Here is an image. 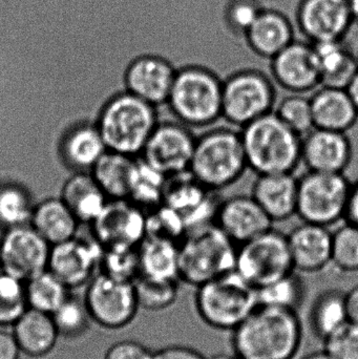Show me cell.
<instances>
[{"mask_svg": "<svg viewBox=\"0 0 358 359\" xmlns=\"http://www.w3.org/2000/svg\"><path fill=\"white\" fill-rule=\"evenodd\" d=\"M303 341L298 312L259 305L235 330L231 346L239 359H294Z\"/></svg>", "mask_w": 358, "mask_h": 359, "instance_id": "cell-1", "label": "cell"}, {"mask_svg": "<svg viewBox=\"0 0 358 359\" xmlns=\"http://www.w3.org/2000/svg\"><path fill=\"white\" fill-rule=\"evenodd\" d=\"M248 168L261 175L294 174L302 162V137L275 111L241 128Z\"/></svg>", "mask_w": 358, "mask_h": 359, "instance_id": "cell-2", "label": "cell"}, {"mask_svg": "<svg viewBox=\"0 0 358 359\" xmlns=\"http://www.w3.org/2000/svg\"><path fill=\"white\" fill-rule=\"evenodd\" d=\"M159 122L157 107L124 90L103 105L96 126L107 151L137 158Z\"/></svg>", "mask_w": 358, "mask_h": 359, "instance_id": "cell-3", "label": "cell"}, {"mask_svg": "<svg viewBox=\"0 0 358 359\" xmlns=\"http://www.w3.org/2000/svg\"><path fill=\"white\" fill-rule=\"evenodd\" d=\"M237 245L216 224L187 231L179 244L180 282L197 287L235 271Z\"/></svg>", "mask_w": 358, "mask_h": 359, "instance_id": "cell-4", "label": "cell"}, {"mask_svg": "<svg viewBox=\"0 0 358 359\" xmlns=\"http://www.w3.org/2000/svg\"><path fill=\"white\" fill-rule=\"evenodd\" d=\"M247 170L239 130L212 128L197 137L189 172L205 187L214 191L230 187Z\"/></svg>", "mask_w": 358, "mask_h": 359, "instance_id": "cell-5", "label": "cell"}, {"mask_svg": "<svg viewBox=\"0 0 358 359\" xmlns=\"http://www.w3.org/2000/svg\"><path fill=\"white\" fill-rule=\"evenodd\" d=\"M223 81L212 69L189 65L177 69L166 105L177 121L208 128L222 118Z\"/></svg>", "mask_w": 358, "mask_h": 359, "instance_id": "cell-6", "label": "cell"}, {"mask_svg": "<svg viewBox=\"0 0 358 359\" xmlns=\"http://www.w3.org/2000/svg\"><path fill=\"white\" fill-rule=\"evenodd\" d=\"M258 306L256 289L235 271L195 288V311L216 330H235Z\"/></svg>", "mask_w": 358, "mask_h": 359, "instance_id": "cell-7", "label": "cell"}, {"mask_svg": "<svg viewBox=\"0 0 358 359\" xmlns=\"http://www.w3.org/2000/svg\"><path fill=\"white\" fill-rule=\"evenodd\" d=\"M275 104V84L262 72L242 69L223 81L222 118L230 126L244 128L273 113Z\"/></svg>", "mask_w": 358, "mask_h": 359, "instance_id": "cell-8", "label": "cell"}, {"mask_svg": "<svg viewBox=\"0 0 358 359\" xmlns=\"http://www.w3.org/2000/svg\"><path fill=\"white\" fill-rule=\"evenodd\" d=\"M294 271L287 234L279 230L271 228L237 246L235 272L256 289Z\"/></svg>", "mask_w": 358, "mask_h": 359, "instance_id": "cell-9", "label": "cell"}, {"mask_svg": "<svg viewBox=\"0 0 358 359\" xmlns=\"http://www.w3.org/2000/svg\"><path fill=\"white\" fill-rule=\"evenodd\" d=\"M350 186L344 174L308 170L298 179L296 215L306 223L336 225L344 219Z\"/></svg>", "mask_w": 358, "mask_h": 359, "instance_id": "cell-10", "label": "cell"}, {"mask_svg": "<svg viewBox=\"0 0 358 359\" xmlns=\"http://www.w3.org/2000/svg\"><path fill=\"white\" fill-rule=\"evenodd\" d=\"M84 302L92 322L107 330H120L136 318L140 306L134 282L99 272L86 285Z\"/></svg>", "mask_w": 358, "mask_h": 359, "instance_id": "cell-11", "label": "cell"}, {"mask_svg": "<svg viewBox=\"0 0 358 359\" xmlns=\"http://www.w3.org/2000/svg\"><path fill=\"white\" fill-rule=\"evenodd\" d=\"M195 140L191 128L179 121H162L149 137L140 157L164 176L189 172Z\"/></svg>", "mask_w": 358, "mask_h": 359, "instance_id": "cell-12", "label": "cell"}, {"mask_svg": "<svg viewBox=\"0 0 358 359\" xmlns=\"http://www.w3.org/2000/svg\"><path fill=\"white\" fill-rule=\"evenodd\" d=\"M50 249L31 225L4 230L0 238V271L25 283L48 270Z\"/></svg>", "mask_w": 358, "mask_h": 359, "instance_id": "cell-13", "label": "cell"}, {"mask_svg": "<svg viewBox=\"0 0 358 359\" xmlns=\"http://www.w3.org/2000/svg\"><path fill=\"white\" fill-rule=\"evenodd\" d=\"M216 192L187 172L167 179L163 203L181 215L189 231L214 223L222 201Z\"/></svg>", "mask_w": 358, "mask_h": 359, "instance_id": "cell-14", "label": "cell"}, {"mask_svg": "<svg viewBox=\"0 0 358 359\" xmlns=\"http://www.w3.org/2000/svg\"><path fill=\"white\" fill-rule=\"evenodd\" d=\"M103 246L77 236L50 249L48 269L69 289L86 286L100 268Z\"/></svg>", "mask_w": 358, "mask_h": 359, "instance_id": "cell-15", "label": "cell"}, {"mask_svg": "<svg viewBox=\"0 0 358 359\" xmlns=\"http://www.w3.org/2000/svg\"><path fill=\"white\" fill-rule=\"evenodd\" d=\"M177 69L159 54H144L132 59L122 76L124 90L149 104H166Z\"/></svg>", "mask_w": 358, "mask_h": 359, "instance_id": "cell-16", "label": "cell"}, {"mask_svg": "<svg viewBox=\"0 0 358 359\" xmlns=\"http://www.w3.org/2000/svg\"><path fill=\"white\" fill-rule=\"evenodd\" d=\"M92 225L95 238L103 247H138L146 238V211L128 198L109 200Z\"/></svg>", "mask_w": 358, "mask_h": 359, "instance_id": "cell-17", "label": "cell"}, {"mask_svg": "<svg viewBox=\"0 0 358 359\" xmlns=\"http://www.w3.org/2000/svg\"><path fill=\"white\" fill-rule=\"evenodd\" d=\"M271 60V73L275 82L287 92L307 94L322 86L312 44L292 41Z\"/></svg>", "mask_w": 358, "mask_h": 359, "instance_id": "cell-18", "label": "cell"}, {"mask_svg": "<svg viewBox=\"0 0 358 359\" xmlns=\"http://www.w3.org/2000/svg\"><path fill=\"white\" fill-rule=\"evenodd\" d=\"M214 224L239 246L271 229L273 222L252 196L239 194L221 201Z\"/></svg>", "mask_w": 358, "mask_h": 359, "instance_id": "cell-19", "label": "cell"}, {"mask_svg": "<svg viewBox=\"0 0 358 359\" xmlns=\"http://www.w3.org/2000/svg\"><path fill=\"white\" fill-rule=\"evenodd\" d=\"M352 154L346 133L313 128L302 139V162L310 172L344 174Z\"/></svg>", "mask_w": 358, "mask_h": 359, "instance_id": "cell-20", "label": "cell"}, {"mask_svg": "<svg viewBox=\"0 0 358 359\" xmlns=\"http://www.w3.org/2000/svg\"><path fill=\"white\" fill-rule=\"evenodd\" d=\"M298 22L315 42L343 40L353 22L348 0H303Z\"/></svg>", "mask_w": 358, "mask_h": 359, "instance_id": "cell-21", "label": "cell"}, {"mask_svg": "<svg viewBox=\"0 0 358 359\" xmlns=\"http://www.w3.org/2000/svg\"><path fill=\"white\" fill-rule=\"evenodd\" d=\"M294 270L317 273L332 261V232L328 227L303 222L287 234Z\"/></svg>", "mask_w": 358, "mask_h": 359, "instance_id": "cell-22", "label": "cell"}, {"mask_svg": "<svg viewBox=\"0 0 358 359\" xmlns=\"http://www.w3.org/2000/svg\"><path fill=\"white\" fill-rule=\"evenodd\" d=\"M298 194V179L294 174L261 175L252 189V198L273 223L296 215Z\"/></svg>", "mask_w": 358, "mask_h": 359, "instance_id": "cell-23", "label": "cell"}, {"mask_svg": "<svg viewBox=\"0 0 358 359\" xmlns=\"http://www.w3.org/2000/svg\"><path fill=\"white\" fill-rule=\"evenodd\" d=\"M310 102L315 128L346 133L357 123L358 111L346 88L322 86Z\"/></svg>", "mask_w": 358, "mask_h": 359, "instance_id": "cell-24", "label": "cell"}, {"mask_svg": "<svg viewBox=\"0 0 358 359\" xmlns=\"http://www.w3.org/2000/svg\"><path fill=\"white\" fill-rule=\"evenodd\" d=\"M21 352L32 358L48 355L60 339L52 316L27 308L12 326Z\"/></svg>", "mask_w": 358, "mask_h": 359, "instance_id": "cell-25", "label": "cell"}, {"mask_svg": "<svg viewBox=\"0 0 358 359\" xmlns=\"http://www.w3.org/2000/svg\"><path fill=\"white\" fill-rule=\"evenodd\" d=\"M60 156L75 172H90L107 151L96 124L81 123L69 128L61 139Z\"/></svg>", "mask_w": 358, "mask_h": 359, "instance_id": "cell-26", "label": "cell"}, {"mask_svg": "<svg viewBox=\"0 0 358 359\" xmlns=\"http://www.w3.org/2000/svg\"><path fill=\"white\" fill-rule=\"evenodd\" d=\"M60 198L80 223L88 224L95 222L109 201L90 172H75L69 177Z\"/></svg>", "mask_w": 358, "mask_h": 359, "instance_id": "cell-27", "label": "cell"}, {"mask_svg": "<svg viewBox=\"0 0 358 359\" xmlns=\"http://www.w3.org/2000/svg\"><path fill=\"white\" fill-rule=\"evenodd\" d=\"M80 222L61 198H50L34 207L29 225L50 245L75 238Z\"/></svg>", "mask_w": 358, "mask_h": 359, "instance_id": "cell-28", "label": "cell"}, {"mask_svg": "<svg viewBox=\"0 0 358 359\" xmlns=\"http://www.w3.org/2000/svg\"><path fill=\"white\" fill-rule=\"evenodd\" d=\"M312 48L321 72L322 86L347 88L358 71L357 56L343 46L342 40L315 42Z\"/></svg>", "mask_w": 358, "mask_h": 359, "instance_id": "cell-29", "label": "cell"}, {"mask_svg": "<svg viewBox=\"0 0 358 359\" xmlns=\"http://www.w3.org/2000/svg\"><path fill=\"white\" fill-rule=\"evenodd\" d=\"M139 276L155 280H179V244L146 236L138 246Z\"/></svg>", "mask_w": 358, "mask_h": 359, "instance_id": "cell-30", "label": "cell"}, {"mask_svg": "<svg viewBox=\"0 0 358 359\" xmlns=\"http://www.w3.org/2000/svg\"><path fill=\"white\" fill-rule=\"evenodd\" d=\"M246 36L252 50L265 58L273 59L292 42L289 21L273 11H262Z\"/></svg>", "mask_w": 358, "mask_h": 359, "instance_id": "cell-31", "label": "cell"}, {"mask_svg": "<svg viewBox=\"0 0 358 359\" xmlns=\"http://www.w3.org/2000/svg\"><path fill=\"white\" fill-rule=\"evenodd\" d=\"M348 320L346 292L340 289H327L319 293L309 310L308 324L311 332L322 341Z\"/></svg>", "mask_w": 358, "mask_h": 359, "instance_id": "cell-32", "label": "cell"}, {"mask_svg": "<svg viewBox=\"0 0 358 359\" xmlns=\"http://www.w3.org/2000/svg\"><path fill=\"white\" fill-rule=\"evenodd\" d=\"M136 158L107 151L90 170L109 200L128 198Z\"/></svg>", "mask_w": 358, "mask_h": 359, "instance_id": "cell-33", "label": "cell"}, {"mask_svg": "<svg viewBox=\"0 0 358 359\" xmlns=\"http://www.w3.org/2000/svg\"><path fill=\"white\" fill-rule=\"evenodd\" d=\"M167 179L142 158L137 157L130 178L128 200L146 212L156 208L163 204Z\"/></svg>", "mask_w": 358, "mask_h": 359, "instance_id": "cell-34", "label": "cell"}, {"mask_svg": "<svg viewBox=\"0 0 358 359\" xmlns=\"http://www.w3.org/2000/svg\"><path fill=\"white\" fill-rule=\"evenodd\" d=\"M27 306L52 316L71 294V289L50 270L25 283Z\"/></svg>", "mask_w": 358, "mask_h": 359, "instance_id": "cell-35", "label": "cell"}, {"mask_svg": "<svg viewBox=\"0 0 358 359\" xmlns=\"http://www.w3.org/2000/svg\"><path fill=\"white\" fill-rule=\"evenodd\" d=\"M256 292L259 305L298 312L306 297V285L298 272L294 271L256 289Z\"/></svg>", "mask_w": 358, "mask_h": 359, "instance_id": "cell-36", "label": "cell"}, {"mask_svg": "<svg viewBox=\"0 0 358 359\" xmlns=\"http://www.w3.org/2000/svg\"><path fill=\"white\" fill-rule=\"evenodd\" d=\"M34 207L31 194L23 186L0 185V227L4 230L29 225Z\"/></svg>", "mask_w": 358, "mask_h": 359, "instance_id": "cell-37", "label": "cell"}, {"mask_svg": "<svg viewBox=\"0 0 358 359\" xmlns=\"http://www.w3.org/2000/svg\"><path fill=\"white\" fill-rule=\"evenodd\" d=\"M52 318L59 337L65 339L84 337L94 323L83 297L73 294L52 314Z\"/></svg>", "mask_w": 358, "mask_h": 359, "instance_id": "cell-38", "label": "cell"}, {"mask_svg": "<svg viewBox=\"0 0 358 359\" xmlns=\"http://www.w3.org/2000/svg\"><path fill=\"white\" fill-rule=\"evenodd\" d=\"M179 283V280H155L138 276L134 284L139 306L153 312L168 309L178 299Z\"/></svg>", "mask_w": 358, "mask_h": 359, "instance_id": "cell-39", "label": "cell"}, {"mask_svg": "<svg viewBox=\"0 0 358 359\" xmlns=\"http://www.w3.org/2000/svg\"><path fill=\"white\" fill-rule=\"evenodd\" d=\"M27 308L25 282L0 271V328H12Z\"/></svg>", "mask_w": 358, "mask_h": 359, "instance_id": "cell-40", "label": "cell"}, {"mask_svg": "<svg viewBox=\"0 0 358 359\" xmlns=\"http://www.w3.org/2000/svg\"><path fill=\"white\" fill-rule=\"evenodd\" d=\"M100 269V272L113 278L135 282L140 273L138 247L126 245L103 247Z\"/></svg>", "mask_w": 358, "mask_h": 359, "instance_id": "cell-41", "label": "cell"}, {"mask_svg": "<svg viewBox=\"0 0 358 359\" xmlns=\"http://www.w3.org/2000/svg\"><path fill=\"white\" fill-rule=\"evenodd\" d=\"M186 233V224L181 215L164 203L147 211L146 236L180 244Z\"/></svg>", "mask_w": 358, "mask_h": 359, "instance_id": "cell-42", "label": "cell"}, {"mask_svg": "<svg viewBox=\"0 0 358 359\" xmlns=\"http://www.w3.org/2000/svg\"><path fill=\"white\" fill-rule=\"evenodd\" d=\"M273 111L302 138L315 128L310 98L302 94H291L282 99Z\"/></svg>", "mask_w": 358, "mask_h": 359, "instance_id": "cell-43", "label": "cell"}, {"mask_svg": "<svg viewBox=\"0 0 358 359\" xmlns=\"http://www.w3.org/2000/svg\"><path fill=\"white\" fill-rule=\"evenodd\" d=\"M344 273L358 272V227L346 223L332 232V261Z\"/></svg>", "mask_w": 358, "mask_h": 359, "instance_id": "cell-44", "label": "cell"}, {"mask_svg": "<svg viewBox=\"0 0 358 359\" xmlns=\"http://www.w3.org/2000/svg\"><path fill=\"white\" fill-rule=\"evenodd\" d=\"M323 350L334 359H358V324L348 322L323 341Z\"/></svg>", "mask_w": 358, "mask_h": 359, "instance_id": "cell-45", "label": "cell"}, {"mask_svg": "<svg viewBox=\"0 0 358 359\" xmlns=\"http://www.w3.org/2000/svg\"><path fill=\"white\" fill-rule=\"evenodd\" d=\"M262 10L250 0H237L229 8L228 18L231 25L247 33Z\"/></svg>", "mask_w": 358, "mask_h": 359, "instance_id": "cell-46", "label": "cell"}, {"mask_svg": "<svg viewBox=\"0 0 358 359\" xmlns=\"http://www.w3.org/2000/svg\"><path fill=\"white\" fill-rule=\"evenodd\" d=\"M153 351L136 341H122L107 349L104 359H153Z\"/></svg>", "mask_w": 358, "mask_h": 359, "instance_id": "cell-47", "label": "cell"}, {"mask_svg": "<svg viewBox=\"0 0 358 359\" xmlns=\"http://www.w3.org/2000/svg\"><path fill=\"white\" fill-rule=\"evenodd\" d=\"M153 359H207L201 352L188 346L172 345L153 351Z\"/></svg>", "mask_w": 358, "mask_h": 359, "instance_id": "cell-48", "label": "cell"}, {"mask_svg": "<svg viewBox=\"0 0 358 359\" xmlns=\"http://www.w3.org/2000/svg\"><path fill=\"white\" fill-rule=\"evenodd\" d=\"M21 355L22 352L12 331L0 328V359H20Z\"/></svg>", "mask_w": 358, "mask_h": 359, "instance_id": "cell-49", "label": "cell"}, {"mask_svg": "<svg viewBox=\"0 0 358 359\" xmlns=\"http://www.w3.org/2000/svg\"><path fill=\"white\" fill-rule=\"evenodd\" d=\"M344 221L358 227V180L354 183H351Z\"/></svg>", "mask_w": 358, "mask_h": 359, "instance_id": "cell-50", "label": "cell"}, {"mask_svg": "<svg viewBox=\"0 0 358 359\" xmlns=\"http://www.w3.org/2000/svg\"><path fill=\"white\" fill-rule=\"evenodd\" d=\"M346 307L348 320L358 324V285L346 292Z\"/></svg>", "mask_w": 358, "mask_h": 359, "instance_id": "cell-51", "label": "cell"}, {"mask_svg": "<svg viewBox=\"0 0 358 359\" xmlns=\"http://www.w3.org/2000/svg\"><path fill=\"white\" fill-rule=\"evenodd\" d=\"M348 92L349 96H350L351 100H352L353 104L355 105L358 111V71L355 74L354 77L351 80L349 86L346 88Z\"/></svg>", "mask_w": 358, "mask_h": 359, "instance_id": "cell-52", "label": "cell"}, {"mask_svg": "<svg viewBox=\"0 0 358 359\" xmlns=\"http://www.w3.org/2000/svg\"><path fill=\"white\" fill-rule=\"evenodd\" d=\"M302 359H334L332 358L331 356L329 355V354L327 353V352L324 351V350H322V351H317V352H313V353L307 354L305 358H303Z\"/></svg>", "mask_w": 358, "mask_h": 359, "instance_id": "cell-53", "label": "cell"}, {"mask_svg": "<svg viewBox=\"0 0 358 359\" xmlns=\"http://www.w3.org/2000/svg\"><path fill=\"white\" fill-rule=\"evenodd\" d=\"M348 4L353 21H357L358 22V0H348Z\"/></svg>", "mask_w": 358, "mask_h": 359, "instance_id": "cell-54", "label": "cell"}, {"mask_svg": "<svg viewBox=\"0 0 358 359\" xmlns=\"http://www.w3.org/2000/svg\"><path fill=\"white\" fill-rule=\"evenodd\" d=\"M207 359H239L237 356L233 354V356L226 355V354H216V355L212 356L210 358Z\"/></svg>", "mask_w": 358, "mask_h": 359, "instance_id": "cell-55", "label": "cell"}, {"mask_svg": "<svg viewBox=\"0 0 358 359\" xmlns=\"http://www.w3.org/2000/svg\"><path fill=\"white\" fill-rule=\"evenodd\" d=\"M357 62H358V54H357Z\"/></svg>", "mask_w": 358, "mask_h": 359, "instance_id": "cell-56", "label": "cell"}]
</instances>
